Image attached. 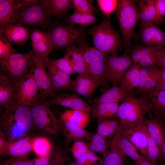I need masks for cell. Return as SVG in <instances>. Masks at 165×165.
Segmentation results:
<instances>
[{
    "label": "cell",
    "instance_id": "cell-1",
    "mask_svg": "<svg viewBox=\"0 0 165 165\" xmlns=\"http://www.w3.org/2000/svg\"><path fill=\"white\" fill-rule=\"evenodd\" d=\"M1 132L7 139L24 138L34 126L30 108L16 104L5 110L0 116Z\"/></svg>",
    "mask_w": 165,
    "mask_h": 165
},
{
    "label": "cell",
    "instance_id": "cell-2",
    "mask_svg": "<svg viewBox=\"0 0 165 165\" xmlns=\"http://www.w3.org/2000/svg\"><path fill=\"white\" fill-rule=\"evenodd\" d=\"M88 33L91 36L93 47L106 55H117L121 47V39L118 32L112 26L109 18H104Z\"/></svg>",
    "mask_w": 165,
    "mask_h": 165
},
{
    "label": "cell",
    "instance_id": "cell-3",
    "mask_svg": "<svg viewBox=\"0 0 165 165\" xmlns=\"http://www.w3.org/2000/svg\"><path fill=\"white\" fill-rule=\"evenodd\" d=\"M35 59V52L33 50L27 53L12 54L0 59V73L18 84L32 71Z\"/></svg>",
    "mask_w": 165,
    "mask_h": 165
},
{
    "label": "cell",
    "instance_id": "cell-4",
    "mask_svg": "<svg viewBox=\"0 0 165 165\" xmlns=\"http://www.w3.org/2000/svg\"><path fill=\"white\" fill-rule=\"evenodd\" d=\"M117 18L122 35L124 54L128 55L136 24L138 21L139 11L134 2L131 0H119Z\"/></svg>",
    "mask_w": 165,
    "mask_h": 165
},
{
    "label": "cell",
    "instance_id": "cell-5",
    "mask_svg": "<svg viewBox=\"0 0 165 165\" xmlns=\"http://www.w3.org/2000/svg\"><path fill=\"white\" fill-rule=\"evenodd\" d=\"M81 52L89 75L99 86L107 88L109 83L105 76L106 54L94 47H91L86 39L76 43Z\"/></svg>",
    "mask_w": 165,
    "mask_h": 165
},
{
    "label": "cell",
    "instance_id": "cell-6",
    "mask_svg": "<svg viewBox=\"0 0 165 165\" xmlns=\"http://www.w3.org/2000/svg\"><path fill=\"white\" fill-rule=\"evenodd\" d=\"M149 112L143 99L130 97L122 101L119 107L118 117L120 128L130 129L136 127L144 121L146 114Z\"/></svg>",
    "mask_w": 165,
    "mask_h": 165
},
{
    "label": "cell",
    "instance_id": "cell-7",
    "mask_svg": "<svg viewBox=\"0 0 165 165\" xmlns=\"http://www.w3.org/2000/svg\"><path fill=\"white\" fill-rule=\"evenodd\" d=\"M47 30L52 44V52L86 39L85 27L69 26L53 22Z\"/></svg>",
    "mask_w": 165,
    "mask_h": 165
},
{
    "label": "cell",
    "instance_id": "cell-8",
    "mask_svg": "<svg viewBox=\"0 0 165 165\" xmlns=\"http://www.w3.org/2000/svg\"><path fill=\"white\" fill-rule=\"evenodd\" d=\"M46 99L40 97L30 108L34 126L39 130L55 134L61 129V123L50 108Z\"/></svg>",
    "mask_w": 165,
    "mask_h": 165
},
{
    "label": "cell",
    "instance_id": "cell-9",
    "mask_svg": "<svg viewBox=\"0 0 165 165\" xmlns=\"http://www.w3.org/2000/svg\"><path fill=\"white\" fill-rule=\"evenodd\" d=\"M52 18L43 7L42 0H36L22 9L15 24H20L28 27H39L44 31L48 30L53 22Z\"/></svg>",
    "mask_w": 165,
    "mask_h": 165
},
{
    "label": "cell",
    "instance_id": "cell-10",
    "mask_svg": "<svg viewBox=\"0 0 165 165\" xmlns=\"http://www.w3.org/2000/svg\"><path fill=\"white\" fill-rule=\"evenodd\" d=\"M132 61L128 55H106L105 76L112 86L120 85L125 73L132 64Z\"/></svg>",
    "mask_w": 165,
    "mask_h": 165
},
{
    "label": "cell",
    "instance_id": "cell-11",
    "mask_svg": "<svg viewBox=\"0 0 165 165\" xmlns=\"http://www.w3.org/2000/svg\"><path fill=\"white\" fill-rule=\"evenodd\" d=\"M35 52V59L32 74L39 89L40 97L47 99L54 96L55 92L42 59L38 53Z\"/></svg>",
    "mask_w": 165,
    "mask_h": 165
},
{
    "label": "cell",
    "instance_id": "cell-12",
    "mask_svg": "<svg viewBox=\"0 0 165 165\" xmlns=\"http://www.w3.org/2000/svg\"><path fill=\"white\" fill-rule=\"evenodd\" d=\"M32 71L18 84L16 104L30 108L40 97L38 86L34 79Z\"/></svg>",
    "mask_w": 165,
    "mask_h": 165
},
{
    "label": "cell",
    "instance_id": "cell-13",
    "mask_svg": "<svg viewBox=\"0 0 165 165\" xmlns=\"http://www.w3.org/2000/svg\"><path fill=\"white\" fill-rule=\"evenodd\" d=\"M139 35L141 42L146 46L157 51L165 46V32L158 25L148 23H140Z\"/></svg>",
    "mask_w": 165,
    "mask_h": 165
},
{
    "label": "cell",
    "instance_id": "cell-14",
    "mask_svg": "<svg viewBox=\"0 0 165 165\" xmlns=\"http://www.w3.org/2000/svg\"><path fill=\"white\" fill-rule=\"evenodd\" d=\"M24 7L22 0H0V30L14 24Z\"/></svg>",
    "mask_w": 165,
    "mask_h": 165
},
{
    "label": "cell",
    "instance_id": "cell-15",
    "mask_svg": "<svg viewBox=\"0 0 165 165\" xmlns=\"http://www.w3.org/2000/svg\"><path fill=\"white\" fill-rule=\"evenodd\" d=\"M145 119L142 123L135 127L126 129L120 128L123 134L147 159L148 134L145 126Z\"/></svg>",
    "mask_w": 165,
    "mask_h": 165
},
{
    "label": "cell",
    "instance_id": "cell-16",
    "mask_svg": "<svg viewBox=\"0 0 165 165\" xmlns=\"http://www.w3.org/2000/svg\"><path fill=\"white\" fill-rule=\"evenodd\" d=\"M149 112L153 113L157 118L165 124V91L154 90L142 94Z\"/></svg>",
    "mask_w": 165,
    "mask_h": 165
},
{
    "label": "cell",
    "instance_id": "cell-17",
    "mask_svg": "<svg viewBox=\"0 0 165 165\" xmlns=\"http://www.w3.org/2000/svg\"><path fill=\"white\" fill-rule=\"evenodd\" d=\"M32 50L37 52L42 60L48 58L52 52V43L47 32L34 27L30 30Z\"/></svg>",
    "mask_w": 165,
    "mask_h": 165
},
{
    "label": "cell",
    "instance_id": "cell-18",
    "mask_svg": "<svg viewBox=\"0 0 165 165\" xmlns=\"http://www.w3.org/2000/svg\"><path fill=\"white\" fill-rule=\"evenodd\" d=\"M18 84L0 73V105L5 108L16 104Z\"/></svg>",
    "mask_w": 165,
    "mask_h": 165
},
{
    "label": "cell",
    "instance_id": "cell-19",
    "mask_svg": "<svg viewBox=\"0 0 165 165\" xmlns=\"http://www.w3.org/2000/svg\"><path fill=\"white\" fill-rule=\"evenodd\" d=\"M50 106L57 105L67 107L71 109L82 110L90 112L91 107L83 99L73 94L55 95L47 99Z\"/></svg>",
    "mask_w": 165,
    "mask_h": 165
},
{
    "label": "cell",
    "instance_id": "cell-20",
    "mask_svg": "<svg viewBox=\"0 0 165 165\" xmlns=\"http://www.w3.org/2000/svg\"><path fill=\"white\" fill-rule=\"evenodd\" d=\"M139 11L138 21L148 23L157 25L163 24L165 21L163 17L158 13L155 0L137 1Z\"/></svg>",
    "mask_w": 165,
    "mask_h": 165
},
{
    "label": "cell",
    "instance_id": "cell-21",
    "mask_svg": "<svg viewBox=\"0 0 165 165\" xmlns=\"http://www.w3.org/2000/svg\"><path fill=\"white\" fill-rule=\"evenodd\" d=\"M42 60L48 70L55 92L68 89L72 80L70 76L53 65L50 58L48 57L46 60Z\"/></svg>",
    "mask_w": 165,
    "mask_h": 165
},
{
    "label": "cell",
    "instance_id": "cell-22",
    "mask_svg": "<svg viewBox=\"0 0 165 165\" xmlns=\"http://www.w3.org/2000/svg\"><path fill=\"white\" fill-rule=\"evenodd\" d=\"M99 86L97 82L89 75H78L72 80L68 90L87 98Z\"/></svg>",
    "mask_w": 165,
    "mask_h": 165
},
{
    "label": "cell",
    "instance_id": "cell-23",
    "mask_svg": "<svg viewBox=\"0 0 165 165\" xmlns=\"http://www.w3.org/2000/svg\"><path fill=\"white\" fill-rule=\"evenodd\" d=\"M30 30L28 26L16 24L0 30V34L12 44L21 46L26 44L30 38Z\"/></svg>",
    "mask_w": 165,
    "mask_h": 165
},
{
    "label": "cell",
    "instance_id": "cell-24",
    "mask_svg": "<svg viewBox=\"0 0 165 165\" xmlns=\"http://www.w3.org/2000/svg\"><path fill=\"white\" fill-rule=\"evenodd\" d=\"M32 151L31 139L28 138L15 140L7 139L3 156L14 157L28 156Z\"/></svg>",
    "mask_w": 165,
    "mask_h": 165
},
{
    "label": "cell",
    "instance_id": "cell-25",
    "mask_svg": "<svg viewBox=\"0 0 165 165\" xmlns=\"http://www.w3.org/2000/svg\"><path fill=\"white\" fill-rule=\"evenodd\" d=\"M43 6L52 17L58 19L67 16L73 9L72 0H42Z\"/></svg>",
    "mask_w": 165,
    "mask_h": 165
},
{
    "label": "cell",
    "instance_id": "cell-26",
    "mask_svg": "<svg viewBox=\"0 0 165 165\" xmlns=\"http://www.w3.org/2000/svg\"><path fill=\"white\" fill-rule=\"evenodd\" d=\"M126 158L120 147L118 130L112 140L108 152L104 157L102 165H125Z\"/></svg>",
    "mask_w": 165,
    "mask_h": 165
},
{
    "label": "cell",
    "instance_id": "cell-27",
    "mask_svg": "<svg viewBox=\"0 0 165 165\" xmlns=\"http://www.w3.org/2000/svg\"><path fill=\"white\" fill-rule=\"evenodd\" d=\"M134 96L133 90H127L121 86H114L101 94L97 99L96 103H116L119 104L128 97Z\"/></svg>",
    "mask_w": 165,
    "mask_h": 165
},
{
    "label": "cell",
    "instance_id": "cell-28",
    "mask_svg": "<svg viewBox=\"0 0 165 165\" xmlns=\"http://www.w3.org/2000/svg\"><path fill=\"white\" fill-rule=\"evenodd\" d=\"M145 125L149 135L155 141L162 151L165 141L164 124L156 117L145 119Z\"/></svg>",
    "mask_w": 165,
    "mask_h": 165
},
{
    "label": "cell",
    "instance_id": "cell-29",
    "mask_svg": "<svg viewBox=\"0 0 165 165\" xmlns=\"http://www.w3.org/2000/svg\"><path fill=\"white\" fill-rule=\"evenodd\" d=\"M66 48L75 73L78 75H89L83 56L76 44L72 43Z\"/></svg>",
    "mask_w": 165,
    "mask_h": 165
},
{
    "label": "cell",
    "instance_id": "cell-30",
    "mask_svg": "<svg viewBox=\"0 0 165 165\" xmlns=\"http://www.w3.org/2000/svg\"><path fill=\"white\" fill-rule=\"evenodd\" d=\"M98 21L93 13H83L74 11L72 15L63 18L62 24L69 26H75L76 25L86 27L93 25Z\"/></svg>",
    "mask_w": 165,
    "mask_h": 165
},
{
    "label": "cell",
    "instance_id": "cell-31",
    "mask_svg": "<svg viewBox=\"0 0 165 165\" xmlns=\"http://www.w3.org/2000/svg\"><path fill=\"white\" fill-rule=\"evenodd\" d=\"M119 104L116 103H96L91 111L93 116L97 119L114 118L118 117Z\"/></svg>",
    "mask_w": 165,
    "mask_h": 165
},
{
    "label": "cell",
    "instance_id": "cell-32",
    "mask_svg": "<svg viewBox=\"0 0 165 165\" xmlns=\"http://www.w3.org/2000/svg\"><path fill=\"white\" fill-rule=\"evenodd\" d=\"M142 67L134 63L125 73L120 86L128 90L137 88L139 82L140 73Z\"/></svg>",
    "mask_w": 165,
    "mask_h": 165
},
{
    "label": "cell",
    "instance_id": "cell-33",
    "mask_svg": "<svg viewBox=\"0 0 165 165\" xmlns=\"http://www.w3.org/2000/svg\"><path fill=\"white\" fill-rule=\"evenodd\" d=\"M61 121V129L63 130L68 142L81 140L84 138H89L91 136L90 134L84 128Z\"/></svg>",
    "mask_w": 165,
    "mask_h": 165
},
{
    "label": "cell",
    "instance_id": "cell-34",
    "mask_svg": "<svg viewBox=\"0 0 165 165\" xmlns=\"http://www.w3.org/2000/svg\"><path fill=\"white\" fill-rule=\"evenodd\" d=\"M141 59L138 64L143 67L154 68H162L158 51L143 45Z\"/></svg>",
    "mask_w": 165,
    "mask_h": 165
},
{
    "label": "cell",
    "instance_id": "cell-35",
    "mask_svg": "<svg viewBox=\"0 0 165 165\" xmlns=\"http://www.w3.org/2000/svg\"><path fill=\"white\" fill-rule=\"evenodd\" d=\"M31 142L32 151L37 157L48 156L54 152L50 141L45 137H35Z\"/></svg>",
    "mask_w": 165,
    "mask_h": 165
},
{
    "label": "cell",
    "instance_id": "cell-36",
    "mask_svg": "<svg viewBox=\"0 0 165 165\" xmlns=\"http://www.w3.org/2000/svg\"><path fill=\"white\" fill-rule=\"evenodd\" d=\"M89 149L95 153L102 154L104 157L108 152L110 146L106 138L97 133L90 137L88 145Z\"/></svg>",
    "mask_w": 165,
    "mask_h": 165
},
{
    "label": "cell",
    "instance_id": "cell-37",
    "mask_svg": "<svg viewBox=\"0 0 165 165\" xmlns=\"http://www.w3.org/2000/svg\"><path fill=\"white\" fill-rule=\"evenodd\" d=\"M119 143L121 148L126 155L135 161L139 160L142 157L138 150L123 134L120 128L119 129Z\"/></svg>",
    "mask_w": 165,
    "mask_h": 165
},
{
    "label": "cell",
    "instance_id": "cell-38",
    "mask_svg": "<svg viewBox=\"0 0 165 165\" xmlns=\"http://www.w3.org/2000/svg\"><path fill=\"white\" fill-rule=\"evenodd\" d=\"M147 154V159L154 165H158L157 162L163 158L161 150L148 134Z\"/></svg>",
    "mask_w": 165,
    "mask_h": 165
},
{
    "label": "cell",
    "instance_id": "cell-39",
    "mask_svg": "<svg viewBox=\"0 0 165 165\" xmlns=\"http://www.w3.org/2000/svg\"><path fill=\"white\" fill-rule=\"evenodd\" d=\"M50 61L55 67L69 75L75 74L70 56L67 53L61 58L50 59Z\"/></svg>",
    "mask_w": 165,
    "mask_h": 165
},
{
    "label": "cell",
    "instance_id": "cell-40",
    "mask_svg": "<svg viewBox=\"0 0 165 165\" xmlns=\"http://www.w3.org/2000/svg\"><path fill=\"white\" fill-rule=\"evenodd\" d=\"M75 160L76 163L82 165H102L103 160L90 150Z\"/></svg>",
    "mask_w": 165,
    "mask_h": 165
},
{
    "label": "cell",
    "instance_id": "cell-41",
    "mask_svg": "<svg viewBox=\"0 0 165 165\" xmlns=\"http://www.w3.org/2000/svg\"><path fill=\"white\" fill-rule=\"evenodd\" d=\"M119 0H97L98 7L102 12L107 17L109 18L111 15L118 8Z\"/></svg>",
    "mask_w": 165,
    "mask_h": 165
},
{
    "label": "cell",
    "instance_id": "cell-42",
    "mask_svg": "<svg viewBox=\"0 0 165 165\" xmlns=\"http://www.w3.org/2000/svg\"><path fill=\"white\" fill-rule=\"evenodd\" d=\"M74 11L83 13H93L97 11L93 6V1L72 0Z\"/></svg>",
    "mask_w": 165,
    "mask_h": 165
},
{
    "label": "cell",
    "instance_id": "cell-43",
    "mask_svg": "<svg viewBox=\"0 0 165 165\" xmlns=\"http://www.w3.org/2000/svg\"><path fill=\"white\" fill-rule=\"evenodd\" d=\"M17 53L12 44L0 34V59Z\"/></svg>",
    "mask_w": 165,
    "mask_h": 165
},
{
    "label": "cell",
    "instance_id": "cell-44",
    "mask_svg": "<svg viewBox=\"0 0 165 165\" xmlns=\"http://www.w3.org/2000/svg\"><path fill=\"white\" fill-rule=\"evenodd\" d=\"M157 69L159 68L142 67L140 71L139 84L137 88L138 93L141 94L149 77Z\"/></svg>",
    "mask_w": 165,
    "mask_h": 165
},
{
    "label": "cell",
    "instance_id": "cell-45",
    "mask_svg": "<svg viewBox=\"0 0 165 165\" xmlns=\"http://www.w3.org/2000/svg\"><path fill=\"white\" fill-rule=\"evenodd\" d=\"M98 125L97 133L105 138L114 137L116 134L109 127L108 124V119H98Z\"/></svg>",
    "mask_w": 165,
    "mask_h": 165
},
{
    "label": "cell",
    "instance_id": "cell-46",
    "mask_svg": "<svg viewBox=\"0 0 165 165\" xmlns=\"http://www.w3.org/2000/svg\"><path fill=\"white\" fill-rule=\"evenodd\" d=\"M89 150L88 145L81 140L74 141L71 148L72 153L75 159L86 153Z\"/></svg>",
    "mask_w": 165,
    "mask_h": 165
},
{
    "label": "cell",
    "instance_id": "cell-47",
    "mask_svg": "<svg viewBox=\"0 0 165 165\" xmlns=\"http://www.w3.org/2000/svg\"><path fill=\"white\" fill-rule=\"evenodd\" d=\"M0 165H33V159L28 157L11 158L1 162Z\"/></svg>",
    "mask_w": 165,
    "mask_h": 165
},
{
    "label": "cell",
    "instance_id": "cell-48",
    "mask_svg": "<svg viewBox=\"0 0 165 165\" xmlns=\"http://www.w3.org/2000/svg\"><path fill=\"white\" fill-rule=\"evenodd\" d=\"M155 70L149 77L141 94L149 92L154 90L158 82L160 69Z\"/></svg>",
    "mask_w": 165,
    "mask_h": 165
},
{
    "label": "cell",
    "instance_id": "cell-49",
    "mask_svg": "<svg viewBox=\"0 0 165 165\" xmlns=\"http://www.w3.org/2000/svg\"><path fill=\"white\" fill-rule=\"evenodd\" d=\"M60 120L82 128H85L86 127L73 116L70 110H66L63 112L61 115Z\"/></svg>",
    "mask_w": 165,
    "mask_h": 165
},
{
    "label": "cell",
    "instance_id": "cell-50",
    "mask_svg": "<svg viewBox=\"0 0 165 165\" xmlns=\"http://www.w3.org/2000/svg\"><path fill=\"white\" fill-rule=\"evenodd\" d=\"M73 116L86 127L90 122L89 112L79 110H70Z\"/></svg>",
    "mask_w": 165,
    "mask_h": 165
},
{
    "label": "cell",
    "instance_id": "cell-51",
    "mask_svg": "<svg viewBox=\"0 0 165 165\" xmlns=\"http://www.w3.org/2000/svg\"><path fill=\"white\" fill-rule=\"evenodd\" d=\"M54 152L49 156L37 157L33 159V165H50Z\"/></svg>",
    "mask_w": 165,
    "mask_h": 165
},
{
    "label": "cell",
    "instance_id": "cell-52",
    "mask_svg": "<svg viewBox=\"0 0 165 165\" xmlns=\"http://www.w3.org/2000/svg\"><path fill=\"white\" fill-rule=\"evenodd\" d=\"M155 5L159 14L161 16H165V0H155Z\"/></svg>",
    "mask_w": 165,
    "mask_h": 165
},
{
    "label": "cell",
    "instance_id": "cell-53",
    "mask_svg": "<svg viewBox=\"0 0 165 165\" xmlns=\"http://www.w3.org/2000/svg\"><path fill=\"white\" fill-rule=\"evenodd\" d=\"M64 157L62 153L60 151L54 152L50 165H59Z\"/></svg>",
    "mask_w": 165,
    "mask_h": 165
},
{
    "label": "cell",
    "instance_id": "cell-54",
    "mask_svg": "<svg viewBox=\"0 0 165 165\" xmlns=\"http://www.w3.org/2000/svg\"><path fill=\"white\" fill-rule=\"evenodd\" d=\"M5 134L2 132H0V155L3 156L4 150L6 145L7 139Z\"/></svg>",
    "mask_w": 165,
    "mask_h": 165
},
{
    "label": "cell",
    "instance_id": "cell-55",
    "mask_svg": "<svg viewBox=\"0 0 165 165\" xmlns=\"http://www.w3.org/2000/svg\"><path fill=\"white\" fill-rule=\"evenodd\" d=\"M158 53L162 68H165V46Z\"/></svg>",
    "mask_w": 165,
    "mask_h": 165
},
{
    "label": "cell",
    "instance_id": "cell-56",
    "mask_svg": "<svg viewBox=\"0 0 165 165\" xmlns=\"http://www.w3.org/2000/svg\"><path fill=\"white\" fill-rule=\"evenodd\" d=\"M135 165H156L151 163L143 156L139 160L135 161Z\"/></svg>",
    "mask_w": 165,
    "mask_h": 165
},
{
    "label": "cell",
    "instance_id": "cell-57",
    "mask_svg": "<svg viewBox=\"0 0 165 165\" xmlns=\"http://www.w3.org/2000/svg\"><path fill=\"white\" fill-rule=\"evenodd\" d=\"M154 89L165 91V81L158 82Z\"/></svg>",
    "mask_w": 165,
    "mask_h": 165
},
{
    "label": "cell",
    "instance_id": "cell-58",
    "mask_svg": "<svg viewBox=\"0 0 165 165\" xmlns=\"http://www.w3.org/2000/svg\"><path fill=\"white\" fill-rule=\"evenodd\" d=\"M162 152L163 156V158L165 160V141L162 147Z\"/></svg>",
    "mask_w": 165,
    "mask_h": 165
},
{
    "label": "cell",
    "instance_id": "cell-59",
    "mask_svg": "<svg viewBox=\"0 0 165 165\" xmlns=\"http://www.w3.org/2000/svg\"><path fill=\"white\" fill-rule=\"evenodd\" d=\"M65 160L64 157L62 159L59 165H65Z\"/></svg>",
    "mask_w": 165,
    "mask_h": 165
},
{
    "label": "cell",
    "instance_id": "cell-60",
    "mask_svg": "<svg viewBox=\"0 0 165 165\" xmlns=\"http://www.w3.org/2000/svg\"><path fill=\"white\" fill-rule=\"evenodd\" d=\"M69 165H82L78 164L76 163V162H75V163H72L70 164Z\"/></svg>",
    "mask_w": 165,
    "mask_h": 165
}]
</instances>
